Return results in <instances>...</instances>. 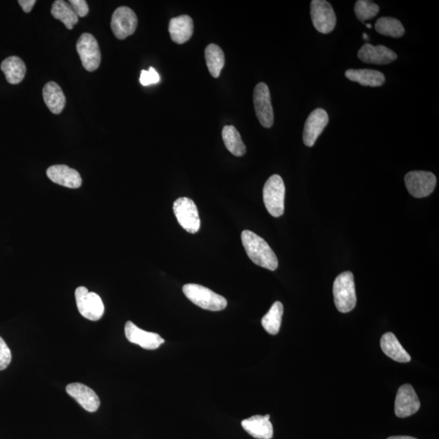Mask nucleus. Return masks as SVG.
Masks as SVG:
<instances>
[{"label": "nucleus", "mask_w": 439, "mask_h": 439, "mask_svg": "<svg viewBox=\"0 0 439 439\" xmlns=\"http://www.w3.org/2000/svg\"><path fill=\"white\" fill-rule=\"evenodd\" d=\"M333 293L335 306L340 312L347 313L355 308L357 299L352 272H344L336 277Z\"/></svg>", "instance_id": "f03ea898"}, {"label": "nucleus", "mask_w": 439, "mask_h": 439, "mask_svg": "<svg viewBox=\"0 0 439 439\" xmlns=\"http://www.w3.org/2000/svg\"><path fill=\"white\" fill-rule=\"evenodd\" d=\"M76 47L84 69L88 72L97 70L101 63V52L96 39L91 34L84 33L80 36Z\"/></svg>", "instance_id": "0eeeda50"}, {"label": "nucleus", "mask_w": 439, "mask_h": 439, "mask_svg": "<svg viewBox=\"0 0 439 439\" xmlns=\"http://www.w3.org/2000/svg\"><path fill=\"white\" fill-rule=\"evenodd\" d=\"M387 439H418V438H415L414 437H410V436H393V437H389Z\"/></svg>", "instance_id": "72a5a7b5"}, {"label": "nucleus", "mask_w": 439, "mask_h": 439, "mask_svg": "<svg viewBox=\"0 0 439 439\" xmlns=\"http://www.w3.org/2000/svg\"><path fill=\"white\" fill-rule=\"evenodd\" d=\"M12 361V353L6 341L0 337V371L8 368Z\"/></svg>", "instance_id": "c756f323"}, {"label": "nucleus", "mask_w": 439, "mask_h": 439, "mask_svg": "<svg viewBox=\"0 0 439 439\" xmlns=\"http://www.w3.org/2000/svg\"><path fill=\"white\" fill-rule=\"evenodd\" d=\"M405 181L410 195L418 199L431 195L437 184V179L434 174L425 171L407 173Z\"/></svg>", "instance_id": "6e6552de"}, {"label": "nucleus", "mask_w": 439, "mask_h": 439, "mask_svg": "<svg viewBox=\"0 0 439 439\" xmlns=\"http://www.w3.org/2000/svg\"><path fill=\"white\" fill-rule=\"evenodd\" d=\"M1 70L6 74L8 83L17 85L25 78L26 66L20 57L10 56L2 62Z\"/></svg>", "instance_id": "5701e85b"}, {"label": "nucleus", "mask_w": 439, "mask_h": 439, "mask_svg": "<svg viewBox=\"0 0 439 439\" xmlns=\"http://www.w3.org/2000/svg\"><path fill=\"white\" fill-rule=\"evenodd\" d=\"M222 138L226 149L235 156H243L246 153V146L239 131L233 125H226L222 129Z\"/></svg>", "instance_id": "a878e982"}, {"label": "nucleus", "mask_w": 439, "mask_h": 439, "mask_svg": "<svg viewBox=\"0 0 439 439\" xmlns=\"http://www.w3.org/2000/svg\"><path fill=\"white\" fill-rule=\"evenodd\" d=\"M346 77L365 87H378L385 83V76L377 70L372 69H348L345 73Z\"/></svg>", "instance_id": "4be33fe9"}, {"label": "nucleus", "mask_w": 439, "mask_h": 439, "mask_svg": "<svg viewBox=\"0 0 439 439\" xmlns=\"http://www.w3.org/2000/svg\"><path fill=\"white\" fill-rule=\"evenodd\" d=\"M18 3L20 4L23 11L26 13H29L32 10V8L35 6V0H19Z\"/></svg>", "instance_id": "473e14b6"}, {"label": "nucleus", "mask_w": 439, "mask_h": 439, "mask_svg": "<svg viewBox=\"0 0 439 439\" xmlns=\"http://www.w3.org/2000/svg\"><path fill=\"white\" fill-rule=\"evenodd\" d=\"M75 298L81 315L93 321L101 319L104 315L105 306L100 295L89 292L84 286H79L75 290Z\"/></svg>", "instance_id": "39448f33"}, {"label": "nucleus", "mask_w": 439, "mask_h": 439, "mask_svg": "<svg viewBox=\"0 0 439 439\" xmlns=\"http://www.w3.org/2000/svg\"><path fill=\"white\" fill-rule=\"evenodd\" d=\"M366 26L368 27V28H372V25L370 24H366Z\"/></svg>", "instance_id": "c9c22d12"}, {"label": "nucleus", "mask_w": 439, "mask_h": 439, "mask_svg": "<svg viewBox=\"0 0 439 439\" xmlns=\"http://www.w3.org/2000/svg\"><path fill=\"white\" fill-rule=\"evenodd\" d=\"M160 77L158 72L152 67H150L149 70H142L140 76V83L142 86H150L151 84L158 83L160 82Z\"/></svg>", "instance_id": "7c9ffc66"}, {"label": "nucleus", "mask_w": 439, "mask_h": 439, "mask_svg": "<svg viewBox=\"0 0 439 439\" xmlns=\"http://www.w3.org/2000/svg\"><path fill=\"white\" fill-rule=\"evenodd\" d=\"M241 239L250 261L268 270H277L279 261L266 240L250 231L242 232Z\"/></svg>", "instance_id": "f257e3e1"}, {"label": "nucleus", "mask_w": 439, "mask_h": 439, "mask_svg": "<svg viewBox=\"0 0 439 439\" xmlns=\"http://www.w3.org/2000/svg\"><path fill=\"white\" fill-rule=\"evenodd\" d=\"M381 347L383 352L391 359L400 363L411 361V356L393 333L385 334L381 339Z\"/></svg>", "instance_id": "412c9836"}, {"label": "nucleus", "mask_w": 439, "mask_h": 439, "mask_svg": "<svg viewBox=\"0 0 439 439\" xmlns=\"http://www.w3.org/2000/svg\"><path fill=\"white\" fill-rule=\"evenodd\" d=\"M69 3L78 17H85L88 15V3L85 0H70Z\"/></svg>", "instance_id": "2f4dec72"}, {"label": "nucleus", "mask_w": 439, "mask_h": 439, "mask_svg": "<svg viewBox=\"0 0 439 439\" xmlns=\"http://www.w3.org/2000/svg\"><path fill=\"white\" fill-rule=\"evenodd\" d=\"M169 31L173 41L183 44L191 38L194 32V22L190 16L182 15L172 18L169 21Z\"/></svg>", "instance_id": "6ab92c4d"}, {"label": "nucleus", "mask_w": 439, "mask_h": 439, "mask_svg": "<svg viewBox=\"0 0 439 439\" xmlns=\"http://www.w3.org/2000/svg\"><path fill=\"white\" fill-rule=\"evenodd\" d=\"M205 60L209 73L213 78H219L225 65V55L222 49L216 44H209L205 49Z\"/></svg>", "instance_id": "393cba45"}, {"label": "nucleus", "mask_w": 439, "mask_h": 439, "mask_svg": "<svg viewBox=\"0 0 439 439\" xmlns=\"http://www.w3.org/2000/svg\"><path fill=\"white\" fill-rule=\"evenodd\" d=\"M420 402L415 389L409 384L403 385L397 392L395 413L398 418H405L418 413Z\"/></svg>", "instance_id": "f8f14e48"}, {"label": "nucleus", "mask_w": 439, "mask_h": 439, "mask_svg": "<svg viewBox=\"0 0 439 439\" xmlns=\"http://www.w3.org/2000/svg\"><path fill=\"white\" fill-rule=\"evenodd\" d=\"M138 18L131 8H116L111 17V28L116 38L123 40L132 35L137 29Z\"/></svg>", "instance_id": "9b49d317"}, {"label": "nucleus", "mask_w": 439, "mask_h": 439, "mask_svg": "<svg viewBox=\"0 0 439 439\" xmlns=\"http://www.w3.org/2000/svg\"><path fill=\"white\" fill-rule=\"evenodd\" d=\"M125 334L129 342L140 345L147 350H156L164 343V339L158 334L147 332L138 328L132 321H127L125 324Z\"/></svg>", "instance_id": "ddd939ff"}, {"label": "nucleus", "mask_w": 439, "mask_h": 439, "mask_svg": "<svg viewBox=\"0 0 439 439\" xmlns=\"http://www.w3.org/2000/svg\"><path fill=\"white\" fill-rule=\"evenodd\" d=\"M283 306L279 301L272 304L270 310L262 318L261 324L268 334L275 335L279 332Z\"/></svg>", "instance_id": "bb28decb"}, {"label": "nucleus", "mask_w": 439, "mask_h": 439, "mask_svg": "<svg viewBox=\"0 0 439 439\" xmlns=\"http://www.w3.org/2000/svg\"><path fill=\"white\" fill-rule=\"evenodd\" d=\"M328 122L329 116L324 109H317L312 111L304 125V144L309 147H313Z\"/></svg>", "instance_id": "4468645a"}, {"label": "nucleus", "mask_w": 439, "mask_h": 439, "mask_svg": "<svg viewBox=\"0 0 439 439\" xmlns=\"http://www.w3.org/2000/svg\"><path fill=\"white\" fill-rule=\"evenodd\" d=\"M286 188L279 175H272L268 179L263 190L264 203L272 217H280L285 210Z\"/></svg>", "instance_id": "20e7f679"}, {"label": "nucleus", "mask_w": 439, "mask_h": 439, "mask_svg": "<svg viewBox=\"0 0 439 439\" xmlns=\"http://www.w3.org/2000/svg\"><path fill=\"white\" fill-rule=\"evenodd\" d=\"M183 293L195 306L205 310L218 312L227 307V300L205 286L186 284L182 288Z\"/></svg>", "instance_id": "7ed1b4c3"}, {"label": "nucleus", "mask_w": 439, "mask_h": 439, "mask_svg": "<svg viewBox=\"0 0 439 439\" xmlns=\"http://www.w3.org/2000/svg\"><path fill=\"white\" fill-rule=\"evenodd\" d=\"M358 57L367 64L374 65H388L397 59L396 53L391 49L383 45L373 46L369 43L365 44L360 49L358 52Z\"/></svg>", "instance_id": "f3484780"}, {"label": "nucleus", "mask_w": 439, "mask_h": 439, "mask_svg": "<svg viewBox=\"0 0 439 439\" xmlns=\"http://www.w3.org/2000/svg\"><path fill=\"white\" fill-rule=\"evenodd\" d=\"M66 392L89 413L96 411L100 407V400L97 394L86 385L78 383L69 384L66 387Z\"/></svg>", "instance_id": "dca6fc26"}, {"label": "nucleus", "mask_w": 439, "mask_h": 439, "mask_svg": "<svg viewBox=\"0 0 439 439\" xmlns=\"http://www.w3.org/2000/svg\"><path fill=\"white\" fill-rule=\"evenodd\" d=\"M45 104L53 114H61L66 105V98L61 87L55 82H49L43 89Z\"/></svg>", "instance_id": "aec40b11"}, {"label": "nucleus", "mask_w": 439, "mask_h": 439, "mask_svg": "<svg viewBox=\"0 0 439 439\" xmlns=\"http://www.w3.org/2000/svg\"><path fill=\"white\" fill-rule=\"evenodd\" d=\"M270 419V415L253 416L252 418L244 420L242 422V427L255 438L271 439L273 436V428Z\"/></svg>", "instance_id": "a211bd4d"}, {"label": "nucleus", "mask_w": 439, "mask_h": 439, "mask_svg": "<svg viewBox=\"0 0 439 439\" xmlns=\"http://www.w3.org/2000/svg\"><path fill=\"white\" fill-rule=\"evenodd\" d=\"M311 18L318 32L329 34L336 25V15L332 6L325 0H313L311 3Z\"/></svg>", "instance_id": "9d476101"}, {"label": "nucleus", "mask_w": 439, "mask_h": 439, "mask_svg": "<svg viewBox=\"0 0 439 439\" xmlns=\"http://www.w3.org/2000/svg\"><path fill=\"white\" fill-rule=\"evenodd\" d=\"M363 38H364V39L365 40H368V35H367L366 34H363Z\"/></svg>", "instance_id": "f704fd0d"}, {"label": "nucleus", "mask_w": 439, "mask_h": 439, "mask_svg": "<svg viewBox=\"0 0 439 439\" xmlns=\"http://www.w3.org/2000/svg\"><path fill=\"white\" fill-rule=\"evenodd\" d=\"M253 102L255 114H257L259 123L264 128H270L275 120L270 89L267 85L261 83L257 85L253 93Z\"/></svg>", "instance_id": "1a4fd4ad"}, {"label": "nucleus", "mask_w": 439, "mask_h": 439, "mask_svg": "<svg viewBox=\"0 0 439 439\" xmlns=\"http://www.w3.org/2000/svg\"><path fill=\"white\" fill-rule=\"evenodd\" d=\"M173 212L179 225L185 231L195 234L200 228V218L198 208L193 200L182 197L173 204Z\"/></svg>", "instance_id": "423d86ee"}, {"label": "nucleus", "mask_w": 439, "mask_h": 439, "mask_svg": "<svg viewBox=\"0 0 439 439\" xmlns=\"http://www.w3.org/2000/svg\"><path fill=\"white\" fill-rule=\"evenodd\" d=\"M47 176L56 184L71 189H77L83 184V179L77 170L64 164L52 165L49 167Z\"/></svg>", "instance_id": "2eb2a0df"}, {"label": "nucleus", "mask_w": 439, "mask_h": 439, "mask_svg": "<svg viewBox=\"0 0 439 439\" xmlns=\"http://www.w3.org/2000/svg\"><path fill=\"white\" fill-rule=\"evenodd\" d=\"M356 15L361 21L373 19L379 12V7L374 2L359 0L355 6Z\"/></svg>", "instance_id": "c85d7f7f"}, {"label": "nucleus", "mask_w": 439, "mask_h": 439, "mask_svg": "<svg viewBox=\"0 0 439 439\" xmlns=\"http://www.w3.org/2000/svg\"><path fill=\"white\" fill-rule=\"evenodd\" d=\"M55 19L60 20L67 29L72 30L78 22V17L76 14L70 4L64 0H56L54 2L51 10Z\"/></svg>", "instance_id": "b1692460"}, {"label": "nucleus", "mask_w": 439, "mask_h": 439, "mask_svg": "<svg viewBox=\"0 0 439 439\" xmlns=\"http://www.w3.org/2000/svg\"><path fill=\"white\" fill-rule=\"evenodd\" d=\"M375 30L381 34L392 38H401L405 33L404 25L393 17L379 18L376 22Z\"/></svg>", "instance_id": "cd10ccee"}]
</instances>
